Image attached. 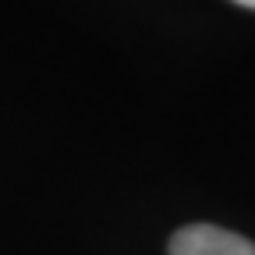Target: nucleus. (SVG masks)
Listing matches in <instances>:
<instances>
[{
  "label": "nucleus",
  "mask_w": 255,
  "mask_h": 255,
  "mask_svg": "<svg viewBox=\"0 0 255 255\" xmlns=\"http://www.w3.org/2000/svg\"><path fill=\"white\" fill-rule=\"evenodd\" d=\"M170 255H255V245L213 223H191L170 238Z\"/></svg>",
  "instance_id": "1"
},
{
  "label": "nucleus",
  "mask_w": 255,
  "mask_h": 255,
  "mask_svg": "<svg viewBox=\"0 0 255 255\" xmlns=\"http://www.w3.org/2000/svg\"><path fill=\"white\" fill-rule=\"evenodd\" d=\"M234 4H241V7H252V11H255V0H234Z\"/></svg>",
  "instance_id": "2"
}]
</instances>
